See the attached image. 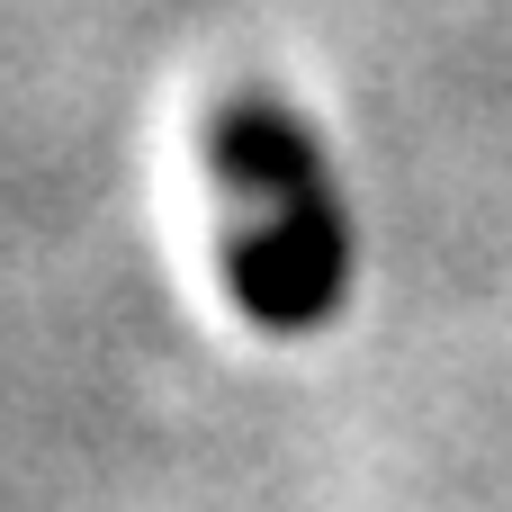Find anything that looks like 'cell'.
Masks as SVG:
<instances>
[{"label":"cell","mask_w":512,"mask_h":512,"mask_svg":"<svg viewBox=\"0 0 512 512\" xmlns=\"http://www.w3.org/2000/svg\"><path fill=\"white\" fill-rule=\"evenodd\" d=\"M216 180L234 189L225 288L261 333H315L351 279V225L324 189L306 126L270 99H234L216 117Z\"/></svg>","instance_id":"obj_1"}]
</instances>
